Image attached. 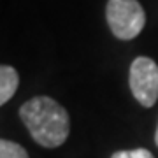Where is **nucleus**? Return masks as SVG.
Here are the masks:
<instances>
[{"label": "nucleus", "mask_w": 158, "mask_h": 158, "mask_svg": "<svg viewBox=\"0 0 158 158\" xmlns=\"http://www.w3.org/2000/svg\"><path fill=\"white\" fill-rule=\"evenodd\" d=\"M19 118L37 144L42 148H58L70 134V118L67 109L51 97H34L19 107Z\"/></svg>", "instance_id": "obj_1"}, {"label": "nucleus", "mask_w": 158, "mask_h": 158, "mask_svg": "<svg viewBox=\"0 0 158 158\" xmlns=\"http://www.w3.org/2000/svg\"><path fill=\"white\" fill-rule=\"evenodd\" d=\"M106 19L116 39L132 40L144 28L146 12L137 0H109Z\"/></svg>", "instance_id": "obj_2"}, {"label": "nucleus", "mask_w": 158, "mask_h": 158, "mask_svg": "<svg viewBox=\"0 0 158 158\" xmlns=\"http://www.w3.org/2000/svg\"><path fill=\"white\" fill-rule=\"evenodd\" d=\"M130 91L142 107H153L158 100V65L148 56H137L128 72Z\"/></svg>", "instance_id": "obj_3"}, {"label": "nucleus", "mask_w": 158, "mask_h": 158, "mask_svg": "<svg viewBox=\"0 0 158 158\" xmlns=\"http://www.w3.org/2000/svg\"><path fill=\"white\" fill-rule=\"evenodd\" d=\"M19 86V74L11 65L0 67V104L6 106L16 93Z\"/></svg>", "instance_id": "obj_4"}, {"label": "nucleus", "mask_w": 158, "mask_h": 158, "mask_svg": "<svg viewBox=\"0 0 158 158\" xmlns=\"http://www.w3.org/2000/svg\"><path fill=\"white\" fill-rule=\"evenodd\" d=\"M0 158H30L27 149L18 142L2 139L0 141Z\"/></svg>", "instance_id": "obj_5"}, {"label": "nucleus", "mask_w": 158, "mask_h": 158, "mask_svg": "<svg viewBox=\"0 0 158 158\" xmlns=\"http://www.w3.org/2000/svg\"><path fill=\"white\" fill-rule=\"evenodd\" d=\"M111 158H155L153 153L146 148H137V149H127V151H116L111 155Z\"/></svg>", "instance_id": "obj_6"}, {"label": "nucleus", "mask_w": 158, "mask_h": 158, "mask_svg": "<svg viewBox=\"0 0 158 158\" xmlns=\"http://www.w3.org/2000/svg\"><path fill=\"white\" fill-rule=\"evenodd\" d=\"M155 144L158 146V127H156V132H155Z\"/></svg>", "instance_id": "obj_7"}]
</instances>
